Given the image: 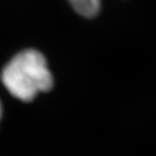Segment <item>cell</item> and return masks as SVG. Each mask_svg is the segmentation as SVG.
I'll return each instance as SVG.
<instances>
[{
  "instance_id": "obj_1",
  "label": "cell",
  "mask_w": 156,
  "mask_h": 156,
  "mask_svg": "<svg viewBox=\"0 0 156 156\" xmlns=\"http://www.w3.org/2000/svg\"><path fill=\"white\" fill-rule=\"evenodd\" d=\"M1 81L14 97L24 102L50 90L53 84L46 59L39 51L33 49L21 51L12 58L2 69Z\"/></svg>"
},
{
  "instance_id": "obj_2",
  "label": "cell",
  "mask_w": 156,
  "mask_h": 156,
  "mask_svg": "<svg viewBox=\"0 0 156 156\" xmlns=\"http://www.w3.org/2000/svg\"><path fill=\"white\" fill-rule=\"evenodd\" d=\"M72 8L79 15L91 19L98 15L101 11V0H68Z\"/></svg>"
},
{
  "instance_id": "obj_3",
  "label": "cell",
  "mask_w": 156,
  "mask_h": 156,
  "mask_svg": "<svg viewBox=\"0 0 156 156\" xmlns=\"http://www.w3.org/2000/svg\"><path fill=\"white\" fill-rule=\"evenodd\" d=\"M1 115H2V105H1V102H0V118H1Z\"/></svg>"
}]
</instances>
